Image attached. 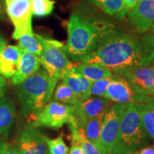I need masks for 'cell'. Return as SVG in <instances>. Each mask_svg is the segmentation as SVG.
I'll return each instance as SVG.
<instances>
[{
    "label": "cell",
    "mask_w": 154,
    "mask_h": 154,
    "mask_svg": "<svg viewBox=\"0 0 154 154\" xmlns=\"http://www.w3.org/2000/svg\"><path fill=\"white\" fill-rule=\"evenodd\" d=\"M150 29H151L152 34L154 36V22L153 23V24H152V26H151V28H150Z\"/></svg>",
    "instance_id": "36"
},
{
    "label": "cell",
    "mask_w": 154,
    "mask_h": 154,
    "mask_svg": "<svg viewBox=\"0 0 154 154\" xmlns=\"http://www.w3.org/2000/svg\"><path fill=\"white\" fill-rule=\"evenodd\" d=\"M111 106V101L101 96H94L85 101H79L74 106V116L77 128H81L84 123L106 111Z\"/></svg>",
    "instance_id": "11"
},
{
    "label": "cell",
    "mask_w": 154,
    "mask_h": 154,
    "mask_svg": "<svg viewBox=\"0 0 154 154\" xmlns=\"http://www.w3.org/2000/svg\"><path fill=\"white\" fill-rule=\"evenodd\" d=\"M43 51L39 57L40 64L47 74L54 86H57L67 73L74 68L63 50V44L57 40L40 36Z\"/></svg>",
    "instance_id": "5"
},
{
    "label": "cell",
    "mask_w": 154,
    "mask_h": 154,
    "mask_svg": "<svg viewBox=\"0 0 154 154\" xmlns=\"http://www.w3.org/2000/svg\"><path fill=\"white\" fill-rule=\"evenodd\" d=\"M126 80L138 94L140 102L149 101L154 90V66L130 67L113 72Z\"/></svg>",
    "instance_id": "7"
},
{
    "label": "cell",
    "mask_w": 154,
    "mask_h": 154,
    "mask_svg": "<svg viewBox=\"0 0 154 154\" xmlns=\"http://www.w3.org/2000/svg\"><path fill=\"white\" fill-rule=\"evenodd\" d=\"M61 80L72 90L79 101H85L91 96L90 88L93 82L75 72L74 69L67 73Z\"/></svg>",
    "instance_id": "16"
},
{
    "label": "cell",
    "mask_w": 154,
    "mask_h": 154,
    "mask_svg": "<svg viewBox=\"0 0 154 154\" xmlns=\"http://www.w3.org/2000/svg\"><path fill=\"white\" fill-rule=\"evenodd\" d=\"M8 145L5 141H0V154H5Z\"/></svg>",
    "instance_id": "32"
},
{
    "label": "cell",
    "mask_w": 154,
    "mask_h": 154,
    "mask_svg": "<svg viewBox=\"0 0 154 154\" xmlns=\"http://www.w3.org/2000/svg\"><path fill=\"white\" fill-rule=\"evenodd\" d=\"M32 14L42 17L49 15L53 11L55 2L52 0H31Z\"/></svg>",
    "instance_id": "24"
},
{
    "label": "cell",
    "mask_w": 154,
    "mask_h": 154,
    "mask_svg": "<svg viewBox=\"0 0 154 154\" xmlns=\"http://www.w3.org/2000/svg\"><path fill=\"white\" fill-rule=\"evenodd\" d=\"M7 13L14 26L12 38L19 39L25 34L33 33L31 0H5Z\"/></svg>",
    "instance_id": "9"
},
{
    "label": "cell",
    "mask_w": 154,
    "mask_h": 154,
    "mask_svg": "<svg viewBox=\"0 0 154 154\" xmlns=\"http://www.w3.org/2000/svg\"><path fill=\"white\" fill-rule=\"evenodd\" d=\"M49 154H69V149L65 143L63 135H59L54 139L46 137Z\"/></svg>",
    "instance_id": "25"
},
{
    "label": "cell",
    "mask_w": 154,
    "mask_h": 154,
    "mask_svg": "<svg viewBox=\"0 0 154 154\" xmlns=\"http://www.w3.org/2000/svg\"><path fill=\"white\" fill-rule=\"evenodd\" d=\"M149 138L136 104L128 103L111 154H132L145 147Z\"/></svg>",
    "instance_id": "4"
},
{
    "label": "cell",
    "mask_w": 154,
    "mask_h": 154,
    "mask_svg": "<svg viewBox=\"0 0 154 154\" xmlns=\"http://www.w3.org/2000/svg\"><path fill=\"white\" fill-rule=\"evenodd\" d=\"M52 99L54 101L72 106H75L79 101L76 94L63 81L55 87Z\"/></svg>",
    "instance_id": "23"
},
{
    "label": "cell",
    "mask_w": 154,
    "mask_h": 154,
    "mask_svg": "<svg viewBox=\"0 0 154 154\" xmlns=\"http://www.w3.org/2000/svg\"><path fill=\"white\" fill-rule=\"evenodd\" d=\"M103 97L120 104L138 103L140 99L132 86L119 76H114L107 86Z\"/></svg>",
    "instance_id": "12"
},
{
    "label": "cell",
    "mask_w": 154,
    "mask_h": 154,
    "mask_svg": "<svg viewBox=\"0 0 154 154\" xmlns=\"http://www.w3.org/2000/svg\"><path fill=\"white\" fill-rule=\"evenodd\" d=\"M127 107L128 104L113 103L105 111L99 139V150L102 154H111Z\"/></svg>",
    "instance_id": "8"
},
{
    "label": "cell",
    "mask_w": 154,
    "mask_h": 154,
    "mask_svg": "<svg viewBox=\"0 0 154 154\" xmlns=\"http://www.w3.org/2000/svg\"><path fill=\"white\" fill-rule=\"evenodd\" d=\"M74 70L92 82L99 81L103 79L112 78L114 76L113 72L109 69L104 66L93 64H86L78 63L74 65Z\"/></svg>",
    "instance_id": "18"
},
{
    "label": "cell",
    "mask_w": 154,
    "mask_h": 154,
    "mask_svg": "<svg viewBox=\"0 0 154 154\" xmlns=\"http://www.w3.org/2000/svg\"><path fill=\"white\" fill-rule=\"evenodd\" d=\"M19 47L21 49L40 57L43 51V46L40 35L33 33L25 34L19 38Z\"/></svg>",
    "instance_id": "22"
},
{
    "label": "cell",
    "mask_w": 154,
    "mask_h": 154,
    "mask_svg": "<svg viewBox=\"0 0 154 154\" xmlns=\"http://www.w3.org/2000/svg\"><path fill=\"white\" fill-rule=\"evenodd\" d=\"M6 90H7V83L5 78L0 76V99L5 96Z\"/></svg>",
    "instance_id": "29"
},
{
    "label": "cell",
    "mask_w": 154,
    "mask_h": 154,
    "mask_svg": "<svg viewBox=\"0 0 154 154\" xmlns=\"http://www.w3.org/2000/svg\"><path fill=\"white\" fill-rule=\"evenodd\" d=\"M46 137L32 125L19 135L17 149L18 154H49Z\"/></svg>",
    "instance_id": "10"
},
{
    "label": "cell",
    "mask_w": 154,
    "mask_h": 154,
    "mask_svg": "<svg viewBox=\"0 0 154 154\" xmlns=\"http://www.w3.org/2000/svg\"><path fill=\"white\" fill-rule=\"evenodd\" d=\"M3 19H4V14L2 12V10L0 9V21L3 20Z\"/></svg>",
    "instance_id": "34"
},
{
    "label": "cell",
    "mask_w": 154,
    "mask_h": 154,
    "mask_svg": "<svg viewBox=\"0 0 154 154\" xmlns=\"http://www.w3.org/2000/svg\"><path fill=\"white\" fill-rule=\"evenodd\" d=\"M116 24L86 5L77 6L67 23L68 39L63 50L73 61L80 62L116 29Z\"/></svg>",
    "instance_id": "2"
},
{
    "label": "cell",
    "mask_w": 154,
    "mask_h": 154,
    "mask_svg": "<svg viewBox=\"0 0 154 154\" xmlns=\"http://www.w3.org/2000/svg\"><path fill=\"white\" fill-rule=\"evenodd\" d=\"M40 69L39 57L22 49L19 69L12 77L14 85L20 84Z\"/></svg>",
    "instance_id": "15"
},
{
    "label": "cell",
    "mask_w": 154,
    "mask_h": 154,
    "mask_svg": "<svg viewBox=\"0 0 154 154\" xmlns=\"http://www.w3.org/2000/svg\"><path fill=\"white\" fill-rule=\"evenodd\" d=\"M154 60V36L131 34L116 29L80 63L98 65L112 72L149 66Z\"/></svg>",
    "instance_id": "1"
},
{
    "label": "cell",
    "mask_w": 154,
    "mask_h": 154,
    "mask_svg": "<svg viewBox=\"0 0 154 154\" xmlns=\"http://www.w3.org/2000/svg\"><path fill=\"white\" fill-rule=\"evenodd\" d=\"M79 131V140L81 146H82L83 153L84 154H102L99 149H98L95 146L93 145L91 142L85 137L82 130L78 128Z\"/></svg>",
    "instance_id": "27"
},
{
    "label": "cell",
    "mask_w": 154,
    "mask_h": 154,
    "mask_svg": "<svg viewBox=\"0 0 154 154\" xmlns=\"http://www.w3.org/2000/svg\"><path fill=\"white\" fill-rule=\"evenodd\" d=\"M5 154H18L17 148L14 146H8Z\"/></svg>",
    "instance_id": "31"
},
{
    "label": "cell",
    "mask_w": 154,
    "mask_h": 154,
    "mask_svg": "<svg viewBox=\"0 0 154 154\" xmlns=\"http://www.w3.org/2000/svg\"><path fill=\"white\" fill-rule=\"evenodd\" d=\"M146 132L154 140V102L143 101L135 103Z\"/></svg>",
    "instance_id": "20"
},
{
    "label": "cell",
    "mask_w": 154,
    "mask_h": 154,
    "mask_svg": "<svg viewBox=\"0 0 154 154\" xmlns=\"http://www.w3.org/2000/svg\"><path fill=\"white\" fill-rule=\"evenodd\" d=\"M91 5L101 9L105 14L119 20H124L128 14L123 0H87Z\"/></svg>",
    "instance_id": "17"
},
{
    "label": "cell",
    "mask_w": 154,
    "mask_h": 154,
    "mask_svg": "<svg viewBox=\"0 0 154 154\" xmlns=\"http://www.w3.org/2000/svg\"><path fill=\"white\" fill-rule=\"evenodd\" d=\"M132 154H154V145L145 146Z\"/></svg>",
    "instance_id": "28"
},
{
    "label": "cell",
    "mask_w": 154,
    "mask_h": 154,
    "mask_svg": "<svg viewBox=\"0 0 154 154\" xmlns=\"http://www.w3.org/2000/svg\"><path fill=\"white\" fill-rule=\"evenodd\" d=\"M74 106L51 101L44 106L31 124L35 128L58 129L64 124L74 121Z\"/></svg>",
    "instance_id": "6"
},
{
    "label": "cell",
    "mask_w": 154,
    "mask_h": 154,
    "mask_svg": "<svg viewBox=\"0 0 154 154\" xmlns=\"http://www.w3.org/2000/svg\"><path fill=\"white\" fill-rule=\"evenodd\" d=\"M105 111L99 113L96 116L87 121L82 125L81 128H79L80 129L82 130L85 137L98 149H99V139L100 134H101V122Z\"/></svg>",
    "instance_id": "21"
},
{
    "label": "cell",
    "mask_w": 154,
    "mask_h": 154,
    "mask_svg": "<svg viewBox=\"0 0 154 154\" xmlns=\"http://www.w3.org/2000/svg\"><path fill=\"white\" fill-rule=\"evenodd\" d=\"M55 86L49 74L39 69L20 84L16 85L15 93L23 116L32 120L52 97Z\"/></svg>",
    "instance_id": "3"
},
{
    "label": "cell",
    "mask_w": 154,
    "mask_h": 154,
    "mask_svg": "<svg viewBox=\"0 0 154 154\" xmlns=\"http://www.w3.org/2000/svg\"><path fill=\"white\" fill-rule=\"evenodd\" d=\"M112 78H108V79H103L96 81L92 83L91 88H90V93L91 96H101L103 97L105 92L106 91V88L109 83L111 82L113 79Z\"/></svg>",
    "instance_id": "26"
},
{
    "label": "cell",
    "mask_w": 154,
    "mask_h": 154,
    "mask_svg": "<svg viewBox=\"0 0 154 154\" xmlns=\"http://www.w3.org/2000/svg\"><path fill=\"white\" fill-rule=\"evenodd\" d=\"M128 23L138 33H143L154 22V0H139L128 14Z\"/></svg>",
    "instance_id": "13"
},
{
    "label": "cell",
    "mask_w": 154,
    "mask_h": 154,
    "mask_svg": "<svg viewBox=\"0 0 154 154\" xmlns=\"http://www.w3.org/2000/svg\"><path fill=\"white\" fill-rule=\"evenodd\" d=\"M150 65H152V66H154V60H153V61H152V63H151Z\"/></svg>",
    "instance_id": "37"
},
{
    "label": "cell",
    "mask_w": 154,
    "mask_h": 154,
    "mask_svg": "<svg viewBox=\"0 0 154 154\" xmlns=\"http://www.w3.org/2000/svg\"><path fill=\"white\" fill-rule=\"evenodd\" d=\"M16 110L14 102L8 96L0 99V135L9 132L14 121Z\"/></svg>",
    "instance_id": "19"
},
{
    "label": "cell",
    "mask_w": 154,
    "mask_h": 154,
    "mask_svg": "<svg viewBox=\"0 0 154 154\" xmlns=\"http://www.w3.org/2000/svg\"><path fill=\"white\" fill-rule=\"evenodd\" d=\"M21 54L19 46L6 45L0 51V76L6 79L13 77L19 69Z\"/></svg>",
    "instance_id": "14"
},
{
    "label": "cell",
    "mask_w": 154,
    "mask_h": 154,
    "mask_svg": "<svg viewBox=\"0 0 154 154\" xmlns=\"http://www.w3.org/2000/svg\"><path fill=\"white\" fill-rule=\"evenodd\" d=\"M124 2L127 7V9L129 10V11L135 7V6L137 5L139 0H123Z\"/></svg>",
    "instance_id": "30"
},
{
    "label": "cell",
    "mask_w": 154,
    "mask_h": 154,
    "mask_svg": "<svg viewBox=\"0 0 154 154\" xmlns=\"http://www.w3.org/2000/svg\"><path fill=\"white\" fill-rule=\"evenodd\" d=\"M149 101H153V102H154V90H153V93H152V94H151V97H150Z\"/></svg>",
    "instance_id": "35"
},
{
    "label": "cell",
    "mask_w": 154,
    "mask_h": 154,
    "mask_svg": "<svg viewBox=\"0 0 154 154\" xmlns=\"http://www.w3.org/2000/svg\"><path fill=\"white\" fill-rule=\"evenodd\" d=\"M6 45H7V41H6L5 38L4 37L2 34L0 33V51H1Z\"/></svg>",
    "instance_id": "33"
}]
</instances>
